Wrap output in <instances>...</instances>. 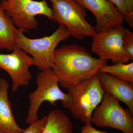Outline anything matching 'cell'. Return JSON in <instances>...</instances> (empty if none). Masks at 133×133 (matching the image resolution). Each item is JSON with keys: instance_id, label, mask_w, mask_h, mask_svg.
I'll list each match as a JSON object with an SVG mask.
<instances>
[{"instance_id": "obj_13", "label": "cell", "mask_w": 133, "mask_h": 133, "mask_svg": "<svg viewBox=\"0 0 133 133\" xmlns=\"http://www.w3.org/2000/svg\"><path fill=\"white\" fill-rule=\"evenodd\" d=\"M20 29L0 4V49L12 51L16 46L17 36Z\"/></svg>"}, {"instance_id": "obj_12", "label": "cell", "mask_w": 133, "mask_h": 133, "mask_svg": "<svg viewBox=\"0 0 133 133\" xmlns=\"http://www.w3.org/2000/svg\"><path fill=\"white\" fill-rule=\"evenodd\" d=\"M8 81L0 78V131L2 133H22L24 129L19 127L12 111L8 97Z\"/></svg>"}, {"instance_id": "obj_18", "label": "cell", "mask_w": 133, "mask_h": 133, "mask_svg": "<svg viewBox=\"0 0 133 133\" xmlns=\"http://www.w3.org/2000/svg\"><path fill=\"white\" fill-rule=\"evenodd\" d=\"M112 4L115 5L116 7L120 13L124 17H126L128 14L127 7L125 0H108Z\"/></svg>"}, {"instance_id": "obj_9", "label": "cell", "mask_w": 133, "mask_h": 133, "mask_svg": "<svg viewBox=\"0 0 133 133\" xmlns=\"http://www.w3.org/2000/svg\"><path fill=\"white\" fill-rule=\"evenodd\" d=\"M9 54H0V69L8 72L12 79V91L21 86L29 85L32 78L29 68L35 65L33 58L16 45Z\"/></svg>"}, {"instance_id": "obj_17", "label": "cell", "mask_w": 133, "mask_h": 133, "mask_svg": "<svg viewBox=\"0 0 133 133\" xmlns=\"http://www.w3.org/2000/svg\"><path fill=\"white\" fill-rule=\"evenodd\" d=\"M47 116L45 115L29 125L27 128L24 129L22 133H42L47 121Z\"/></svg>"}, {"instance_id": "obj_15", "label": "cell", "mask_w": 133, "mask_h": 133, "mask_svg": "<svg viewBox=\"0 0 133 133\" xmlns=\"http://www.w3.org/2000/svg\"><path fill=\"white\" fill-rule=\"evenodd\" d=\"M99 72L108 73L122 81L133 83V63H118L114 65H106Z\"/></svg>"}, {"instance_id": "obj_20", "label": "cell", "mask_w": 133, "mask_h": 133, "mask_svg": "<svg viewBox=\"0 0 133 133\" xmlns=\"http://www.w3.org/2000/svg\"><path fill=\"white\" fill-rule=\"evenodd\" d=\"M80 133H108L106 131H101L94 128L91 124H85L82 127Z\"/></svg>"}, {"instance_id": "obj_4", "label": "cell", "mask_w": 133, "mask_h": 133, "mask_svg": "<svg viewBox=\"0 0 133 133\" xmlns=\"http://www.w3.org/2000/svg\"><path fill=\"white\" fill-rule=\"evenodd\" d=\"M51 21L66 27L70 36L79 41L97 34L95 27L87 20L86 9L75 0H50Z\"/></svg>"}, {"instance_id": "obj_7", "label": "cell", "mask_w": 133, "mask_h": 133, "mask_svg": "<svg viewBox=\"0 0 133 133\" xmlns=\"http://www.w3.org/2000/svg\"><path fill=\"white\" fill-rule=\"evenodd\" d=\"M1 4L20 29L28 31L37 28V15L45 16L52 20V10L45 0H2Z\"/></svg>"}, {"instance_id": "obj_10", "label": "cell", "mask_w": 133, "mask_h": 133, "mask_svg": "<svg viewBox=\"0 0 133 133\" xmlns=\"http://www.w3.org/2000/svg\"><path fill=\"white\" fill-rule=\"evenodd\" d=\"M94 15L97 33L110 31L123 25L124 17L108 0H75Z\"/></svg>"}, {"instance_id": "obj_1", "label": "cell", "mask_w": 133, "mask_h": 133, "mask_svg": "<svg viewBox=\"0 0 133 133\" xmlns=\"http://www.w3.org/2000/svg\"><path fill=\"white\" fill-rule=\"evenodd\" d=\"M107 60L93 57L88 50L77 44L56 49L52 70L59 79V85L67 88L97 75Z\"/></svg>"}, {"instance_id": "obj_19", "label": "cell", "mask_w": 133, "mask_h": 133, "mask_svg": "<svg viewBox=\"0 0 133 133\" xmlns=\"http://www.w3.org/2000/svg\"><path fill=\"white\" fill-rule=\"evenodd\" d=\"M128 14L124 18V20L128 23L131 28L133 27V0H125Z\"/></svg>"}, {"instance_id": "obj_16", "label": "cell", "mask_w": 133, "mask_h": 133, "mask_svg": "<svg viewBox=\"0 0 133 133\" xmlns=\"http://www.w3.org/2000/svg\"><path fill=\"white\" fill-rule=\"evenodd\" d=\"M123 45L124 50L133 59V33L125 29L123 38Z\"/></svg>"}, {"instance_id": "obj_11", "label": "cell", "mask_w": 133, "mask_h": 133, "mask_svg": "<svg viewBox=\"0 0 133 133\" xmlns=\"http://www.w3.org/2000/svg\"><path fill=\"white\" fill-rule=\"evenodd\" d=\"M97 76L105 92L123 102L133 113V83L120 80L110 74L101 72Z\"/></svg>"}, {"instance_id": "obj_8", "label": "cell", "mask_w": 133, "mask_h": 133, "mask_svg": "<svg viewBox=\"0 0 133 133\" xmlns=\"http://www.w3.org/2000/svg\"><path fill=\"white\" fill-rule=\"evenodd\" d=\"M125 29L122 25L110 31L97 33L92 37V52L100 59H110L114 64L126 63L132 60L123 47Z\"/></svg>"}, {"instance_id": "obj_5", "label": "cell", "mask_w": 133, "mask_h": 133, "mask_svg": "<svg viewBox=\"0 0 133 133\" xmlns=\"http://www.w3.org/2000/svg\"><path fill=\"white\" fill-rule=\"evenodd\" d=\"M67 89L72 98L69 109L72 116L85 124H92L93 112L105 93L97 74Z\"/></svg>"}, {"instance_id": "obj_3", "label": "cell", "mask_w": 133, "mask_h": 133, "mask_svg": "<svg viewBox=\"0 0 133 133\" xmlns=\"http://www.w3.org/2000/svg\"><path fill=\"white\" fill-rule=\"evenodd\" d=\"M24 32L28 31L21 29L18 32L16 45L31 55L35 65L41 71L52 68L56 48L59 43L71 36L66 27L62 25L52 35L41 38H29L24 35Z\"/></svg>"}, {"instance_id": "obj_2", "label": "cell", "mask_w": 133, "mask_h": 133, "mask_svg": "<svg viewBox=\"0 0 133 133\" xmlns=\"http://www.w3.org/2000/svg\"><path fill=\"white\" fill-rule=\"evenodd\" d=\"M37 87L30 94L29 107L26 118L30 125L38 120V111L43 102H48L55 107L56 102L61 101L63 107L70 109L72 98L69 93L64 92L59 87V79L52 69L41 71L36 80Z\"/></svg>"}, {"instance_id": "obj_21", "label": "cell", "mask_w": 133, "mask_h": 133, "mask_svg": "<svg viewBox=\"0 0 133 133\" xmlns=\"http://www.w3.org/2000/svg\"><path fill=\"white\" fill-rule=\"evenodd\" d=\"M0 133H2L1 132V131H0Z\"/></svg>"}, {"instance_id": "obj_14", "label": "cell", "mask_w": 133, "mask_h": 133, "mask_svg": "<svg viewBox=\"0 0 133 133\" xmlns=\"http://www.w3.org/2000/svg\"><path fill=\"white\" fill-rule=\"evenodd\" d=\"M47 116L42 133H73L72 122L64 112L56 109L50 112Z\"/></svg>"}, {"instance_id": "obj_6", "label": "cell", "mask_w": 133, "mask_h": 133, "mask_svg": "<svg viewBox=\"0 0 133 133\" xmlns=\"http://www.w3.org/2000/svg\"><path fill=\"white\" fill-rule=\"evenodd\" d=\"M120 101L105 94L101 104L92 116V124L99 127H109L124 133H133V113L121 105Z\"/></svg>"}]
</instances>
